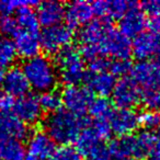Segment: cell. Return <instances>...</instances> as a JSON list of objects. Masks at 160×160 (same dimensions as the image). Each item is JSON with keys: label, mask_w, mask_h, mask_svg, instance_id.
<instances>
[{"label": "cell", "mask_w": 160, "mask_h": 160, "mask_svg": "<svg viewBox=\"0 0 160 160\" xmlns=\"http://www.w3.org/2000/svg\"><path fill=\"white\" fill-rule=\"evenodd\" d=\"M147 27V20L142 8L138 7L137 2H134L131 9L118 22L120 32L127 38H135L137 35L144 32Z\"/></svg>", "instance_id": "14"}, {"label": "cell", "mask_w": 160, "mask_h": 160, "mask_svg": "<svg viewBox=\"0 0 160 160\" xmlns=\"http://www.w3.org/2000/svg\"><path fill=\"white\" fill-rule=\"evenodd\" d=\"M158 109H159V114H160V102H159V107H158Z\"/></svg>", "instance_id": "40"}, {"label": "cell", "mask_w": 160, "mask_h": 160, "mask_svg": "<svg viewBox=\"0 0 160 160\" xmlns=\"http://www.w3.org/2000/svg\"><path fill=\"white\" fill-rule=\"evenodd\" d=\"M139 125H142L147 131L149 129H158L160 127V114L155 110H146L138 114Z\"/></svg>", "instance_id": "31"}, {"label": "cell", "mask_w": 160, "mask_h": 160, "mask_svg": "<svg viewBox=\"0 0 160 160\" xmlns=\"http://www.w3.org/2000/svg\"><path fill=\"white\" fill-rule=\"evenodd\" d=\"M83 116H78L66 110H59L55 113L48 114L44 121L45 133L51 137L54 142L64 145H70L75 142L88 123H86Z\"/></svg>", "instance_id": "1"}, {"label": "cell", "mask_w": 160, "mask_h": 160, "mask_svg": "<svg viewBox=\"0 0 160 160\" xmlns=\"http://www.w3.org/2000/svg\"><path fill=\"white\" fill-rule=\"evenodd\" d=\"M155 142V134L149 131L118 137L109 145L115 160H144L149 157Z\"/></svg>", "instance_id": "3"}, {"label": "cell", "mask_w": 160, "mask_h": 160, "mask_svg": "<svg viewBox=\"0 0 160 160\" xmlns=\"http://www.w3.org/2000/svg\"><path fill=\"white\" fill-rule=\"evenodd\" d=\"M147 27L150 29V32L155 34H160V16L149 17V20L147 21Z\"/></svg>", "instance_id": "38"}, {"label": "cell", "mask_w": 160, "mask_h": 160, "mask_svg": "<svg viewBox=\"0 0 160 160\" xmlns=\"http://www.w3.org/2000/svg\"><path fill=\"white\" fill-rule=\"evenodd\" d=\"M56 67L58 77L67 86H79L85 81L88 71L86 70L85 59L80 49L73 45H68L56 54Z\"/></svg>", "instance_id": "4"}, {"label": "cell", "mask_w": 160, "mask_h": 160, "mask_svg": "<svg viewBox=\"0 0 160 160\" xmlns=\"http://www.w3.org/2000/svg\"><path fill=\"white\" fill-rule=\"evenodd\" d=\"M16 19L19 25V30L32 32V33H38L40 23H38L36 12L33 10L32 6H25V7L21 8L17 12Z\"/></svg>", "instance_id": "24"}, {"label": "cell", "mask_w": 160, "mask_h": 160, "mask_svg": "<svg viewBox=\"0 0 160 160\" xmlns=\"http://www.w3.org/2000/svg\"><path fill=\"white\" fill-rule=\"evenodd\" d=\"M133 3L134 1H124V0H114V1L99 0L92 3V8L94 14L100 17V19L121 20L131 9Z\"/></svg>", "instance_id": "21"}, {"label": "cell", "mask_w": 160, "mask_h": 160, "mask_svg": "<svg viewBox=\"0 0 160 160\" xmlns=\"http://www.w3.org/2000/svg\"><path fill=\"white\" fill-rule=\"evenodd\" d=\"M142 10L149 17L160 16V0H148L142 3Z\"/></svg>", "instance_id": "35"}, {"label": "cell", "mask_w": 160, "mask_h": 160, "mask_svg": "<svg viewBox=\"0 0 160 160\" xmlns=\"http://www.w3.org/2000/svg\"><path fill=\"white\" fill-rule=\"evenodd\" d=\"M36 16L40 25L44 28H49L53 25L60 24L65 19L66 6L60 1L46 0L38 3Z\"/></svg>", "instance_id": "18"}, {"label": "cell", "mask_w": 160, "mask_h": 160, "mask_svg": "<svg viewBox=\"0 0 160 160\" xmlns=\"http://www.w3.org/2000/svg\"><path fill=\"white\" fill-rule=\"evenodd\" d=\"M108 121L111 132L118 137L132 135L139 125L138 114L134 110H113Z\"/></svg>", "instance_id": "11"}, {"label": "cell", "mask_w": 160, "mask_h": 160, "mask_svg": "<svg viewBox=\"0 0 160 160\" xmlns=\"http://www.w3.org/2000/svg\"><path fill=\"white\" fill-rule=\"evenodd\" d=\"M55 149V142L44 131L33 132L25 146L24 160H49Z\"/></svg>", "instance_id": "10"}, {"label": "cell", "mask_w": 160, "mask_h": 160, "mask_svg": "<svg viewBox=\"0 0 160 160\" xmlns=\"http://www.w3.org/2000/svg\"><path fill=\"white\" fill-rule=\"evenodd\" d=\"M131 78L142 93L160 94V57L138 62L132 68Z\"/></svg>", "instance_id": "5"}, {"label": "cell", "mask_w": 160, "mask_h": 160, "mask_svg": "<svg viewBox=\"0 0 160 160\" xmlns=\"http://www.w3.org/2000/svg\"><path fill=\"white\" fill-rule=\"evenodd\" d=\"M22 70L30 88L41 93L55 90L58 82V70L54 62L45 55H36L24 60Z\"/></svg>", "instance_id": "2"}, {"label": "cell", "mask_w": 160, "mask_h": 160, "mask_svg": "<svg viewBox=\"0 0 160 160\" xmlns=\"http://www.w3.org/2000/svg\"><path fill=\"white\" fill-rule=\"evenodd\" d=\"M12 42L16 47L17 55L24 58L25 60L38 55V52L41 49L38 33L19 30L18 33L13 36Z\"/></svg>", "instance_id": "22"}, {"label": "cell", "mask_w": 160, "mask_h": 160, "mask_svg": "<svg viewBox=\"0 0 160 160\" xmlns=\"http://www.w3.org/2000/svg\"><path fill=\"white\" fill-rule=\"evenodd\" d=\"M14 98L6 93L5 91L0 92V112H11L14 107Z\"/></svg>", "instance_id": "36"}, {"label": "cell", "mask_w": 160, "mask_h": 160, "mask_svg": "<svg viewBox=\"0 0 160 160\" xmlns=\"http://www.w3.org/2000/svg\"><path fill=\"white\" fill-rule=\"evenodd\" d=\"M29 134L24 124L13 112H0V142L8 139L22 140Z\"/></svg>", "instance_id": "16"}, {"label": "cell", "mask_w": 160, "mask_h": 160, "mask_svg": "<svg viewBox=\"0 0 160 160\" xmlns=\"http://www.w3.org/2000/svg\"><path fill=\"white\" fill-rule=\"evenodd\" d=\"M93 94L87 87L67 86L62 92V101L65 110L78 116H83L89 110Z\"/></svg>", "instance_id": "8"}, {"label": "cell", "mask_w": 160, "mask_h": 160, "mask_svg": "<svg viewBox=\"0 0 160 160\" xmlns=\"http://www.w3.org/2000/svg\"><path fill=\"white\" fill-rule=\"evenodd\" d=\"M111 96L118 109L133 110L142 102V92L131 77L120 78Z\"/></svg>", "instance_id": "7"}, {"label": "cell", "mask_w": 160, "mask_h": 160, "mask_svg": "<svg viewBox=\"0 0 160 160\" xmlns=\"http://www.w3.org/2000/svg\"><path fill=\"white\" fill-rule=\"evenodd\" d=\"M113 30L110 20L96 19L80 29L78 38L81 46H97L101 49L102 43Z\"/></svg>", "instance_id": "9"}, {"label": "cell", "mask_w": 160, "mask_h": 160, "mask_svg": "<svg viewBox=\"0 0 160 160\" xmlns=\"http://www.w3.org/2000/svg\"><path fill=\"white\" fill-rule=\"evenodd\" d=\"M160 53V38L152 32H142L132 43V54L139 62L152 59Z\"/></svg>", "instance_id": "13"}, {"label": "cell", "mask_w": 160, "mask_h": 160, "mask_svg": "<svg viewBox=\"0 0 160 160\" xmlns=\"http://www.w3.org/2000/svg\"><path fill=\"white\" fill-rule=\"evenodd\" d=\"M101 51L105 57L113 60L128 59L132 54V43L120 31L113 30L101 45Z\"/></svg>", "instance_id": "12"}, {"label": "cell", "mask_w": 160, "mask_h": 160, "mask_svg": "<svg viewBox=\"0 0 160 160\" xmlns=\"http://www.w3.org/2000/svg\"><path fill=\"white\" fill-rule=\"evenodd\" d=\"M35 1H21V0H0V16H11L25 6H35Z\"/></svg>", "instance_id": "30"}, {"label": "cell", "mask_w": 160, "mask_h": 160, "mask_svg": "<svg viewBox=\"0 0 160 160\" xmlns=\"http://www.w3.org/2000/svg\"><path fill=\"white\" fill-rule=\"evenodd\" d=\"M149 160H160V127L157 129L155 134V142H153L152 149L149 153Z\"/></svg>", "instance_id": "37"}, {"label": "cell", "mask_w": 160, "mask_h": 160, "mask_svg": "<svg viewBox=\"0 0 160 160\" xmlns=\"http://www.w3.org/2000/svg\"><path fill=\"white\" fill-rule=\"evenodd\" d=\"M73 32L67 24L44 28L40 33L41 48L46 54H57L71 44Z\"/></svg>", "instance_id": "6"}, {"label": "cell", "mask_w": 160, "mask_h": 160, "mask_svg": "<svg viewBox=\"0 0 160 160\" xmlns=\"http://www.w3.org/2000/svg\"><path fill=\"white\" fill-rule=\"evenodd\" d=\"M6 71L7 70L5 69V67L0 65V83H2L3 78H5V75H6Z\"/></svg>", "instance_id": "39"}, {"label": "cell", "mask_w": 160, "mask_h": 160, "mask_svg": "<svg viewBox=\"0 0 160 160\" xmlns=\"http://www.w3.org/2000/svg\"><path fill=\"white\" fill-rule=\"evenodd\" d=\"M49 160H86V158L77 147L64 145L55 149Z\"/></svg>", "instance_id": "28"}, {"label": "cell", "mask_w": 160, "mask_h": 160, "mask_svg": "<svg viewBox=\"0 0 160 160\" xmlns=\"http://www.w3.org/2000/svg\"><path fill=\"white\" fill-rule=\"evenodd\" d=\"M17 57L16 47L9 38H0V65L3 67L9 66Z\"/></svg>", "instance_id": "29"}, {"label": "cell", "mask_w": 160, "mask_h": 160, "mask_svg": "<svg viewBox=\"0 0 160 160\" xmlns=\"http://www.w3.org/2000/svg\"><path fill=\"white\" fill-rule=\"evenodd\" d=\"M42 112L38 97L32 93L25 94L14 102L13 113L27 125L38 123L41 120Z\"/></svg>", "instance_id": "15"}, {"label": "cell", "mask_w": 160, "mask_h": 160, "mask_svg": "<svg viewBox=\"0 0 160 160\" xmlns=\"http://www.w3.org/2000/svg\"><path fill=\"white\" fill-rule=\"evenodd\" d=\"M89 113L92 116L93 121H102L109 120L110 114L112 113V104L107 98L97 97L93 98L89 107Z\"/></svg>", "instance_id": "26"}, {"label": "cell", "mask_w": 160, "mask_h": 160, "mask_svg": "<svg viewBox=\"0 0 160 160\" xmlns=\"http://www.w3.org/2000/svg\"><path fill=\"white\" fill-rule=\"evenodd\" d=\"M85 81L88 85L87 88L92 92V94H97L101 98L111 96L116 83L115 77L110 71H101V72L89 71Z\"/></svg>", "instance_id": "20"}, {"label": "cell", "mask_w": 160, "mask_h": 160, "mask_svg": "<svg viewBox=\"0 0 160 160\" xmlns=\"http://www.w3.org/2000/svg\"><path fill=\"white\" fill-rule=\"evenodd\" d=\"M1 85H2L3 91L11 96L12 98H21L29 93L30 90V85L22 68L17 66L10 67L6 71Z\"/></svg>", "instance_id": "19"}, {"label": "cell", "mask_w": 160, "mask_h": 160, "mask_svg": "<svg viewBox=\"0 0 160 160\" xmlns=\"http://www.w3.org/2000/svg\"><path fill=\"white\" fill-rule=\"evenodd\" d=\"M25 147L20 140L8 139L0 142V160H24Z\"/></svg>", "instance_id": "25"}, {"label": "cell", "mask_w": 160, "mask_h": 160, "mask_svg": "<svg viewBox=\"0 0 160 160\" xmlns=\"http://www.w3.org/2000/svg\"><path fill=\"white\" fill-rule=\"evenodd\" d=\"M19 32V25L16 17L12 16H0V33L5 36L13 38Z\"/></svg>", "instance_id": "32"}, {"label": "cell", "mask_w": 160, "mask_h": 160, "mask_svg": "<svg viewBox=\"0 0 160 160\" xmlns=\"http://www.w3.org/2000/svg\"><path fill=\"white\" fill-rule=\"evenodd\" d=\"M38 100H40V104L43 111L48 112L49 114L62 110L60 109L62 105V93H59L56 90L41 93V96L38 97Z\"/></svg>", "instance_id": "27"}, {"label": "cell", "mask_w": 160, "mask_h": 160, "mask_svg": "<svg viewBox=\"0 0 160 160\" xmlns=\"http://www.w3.org/2000/svg\"><path fill=\"white\" fill-rule=\"evenodd\" d=\"M132 66L131 62L128 59H120V60H111V64H110L109 71L114 76V77H126V75L128 72H131Z\"/></svg>", "instance_id": "33"}, {"label": "cell", "mask_w": 160, "mask_h": 160, "mask_svg": "<svg viewBox=\"0 0 160 160\" xmlns=\"http://www.w3.org/2000/svg\"><path fill=\"white\" fill-rule=\"evenodd\" d=\"M87 157L88 160H115L110 150L109 145H105L104 142L99 145Z\"/></svg>", "instance_id": "34"}, {"label": "cell", "mask_w": 160, "mask_h": 160, "mask_svg": "<svg viewBox=\"0 0 160 160\" xmlns=\"http://www.w3.org/2000/svg\"><path fill=\"white\" fill-rule=\"evenodd\" d=\"M92 3L88 1H72L66 6L65 20L71 30L82 28L93 20Z\"/></svg>", "instance_id": "17"}, {"label": "cell", "mask_w": 160, "mask_h": 160, "mask_svg": "<svg viewBox=\"0 0 160 160\" xmlns=\"http://www.w3.org/2000/svg\"><path fill=\"white\" fill-rule=\"evenodd\" d=\"M102 142L103 140L101 139V137L94 131L92 125L89 124L83 127L82 131L80 132L77 140H76L78 150L83 156H88L93 149H96Z\"/></svg>", "instance_id": "23"}]
</instances>
